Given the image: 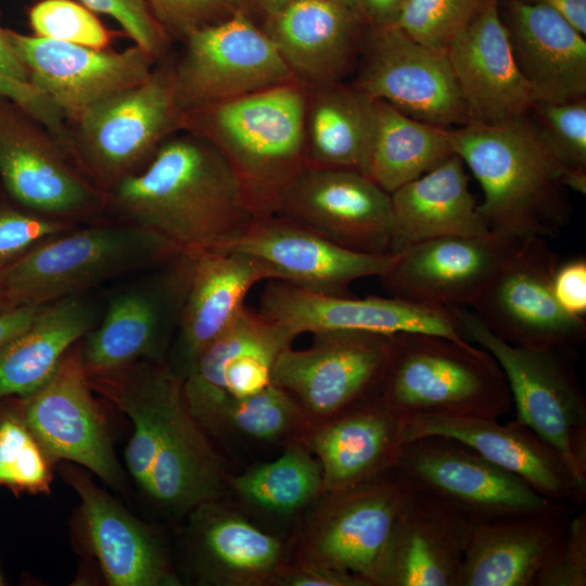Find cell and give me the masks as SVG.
Instances as JSON below:
<instances>
[{"label":"cell","instance_id":"cell-1","mask_svg":"<svg viewBox=\"0 0 586 586\" xmlns=\"http://www.w3.org/2000/svg\"><path fill=\"white\" fill-rule=\"evenodd\" d=\"M107 217L152 230L187 254L227 250L256 218L220 152L184 130L107 194Z\"/></svg>","mask_w":586,"mask_h":586},{"label":"cell","instance_id":"cell-2","mask_svg":"<svg viewBox=\"0 0 586 586\" xmlns=\"http://www.w3.org/2000/svg\"><path fill=\"white\" fill-rule=\"evenodd\" d=\"M454 154L483 191L479 212L491 233L511 241L558 237L571 218L568 189L585 194L586 171L564 166L531 113L451 129Z\"/></svg>","mask_w":586,"mask_h":586},{"label":"cell","instance_id":"cell-3","mask_svg":"<svg viewBox=\"0 0 586 586\" xmlns=\"http://www.w3.org/2000/svg\"><path fill=\"white\" fill-rule=\"evenodd\" d=\"M308 86L290 81L183 113L182 130L211 142L235 174L256 216L276 215L307 168Z\"/></svg>","mask_w":586,"mask_h":586},{"label":"cell","instance_id":"cell-4","mask_svg":"<svg viewBox=\"0 0 586 586\" xmlns=\"http://www.w3.org/2000/svg\"><path fill=\"white\" fill-rule=\"evenodd\" d=\"M180 253L152 230L107 218L40 243L0 271V284L11 307L43 305L156 268Z\"/></svg>","mask_w":586,"mask_h":586},{"label":"cell","instance_id":"cell-5","mask_svg":"<svg viewBox=\"0 0 586 586\" xmlns=\"http://www.w3.org/2000/svg\"><path fill=\"white\" fill-rule=\"evenodd\" d=\"M379 397L402 417L499 419L513 407L505 374L489 353L417 332L393 334Z\"/></svg>","mask_w":586,"mask_h":586},{"label":"cell","instance_id":"cell-6","mask_svg":"<svg viewBox=\"0 0 586 586\" xmlns=\"http://www.w3.org/2000/svg\"><path fill=\"white\" fill-rule=\"evenodd\" d=\"M464 337L492 355L507 380L517 420L563 459L586 488V398L571 361L573 352L511 345L468 308H451Z\"/></svg>","mask_w":586,"mask_h":586},{"label":"cell","instance_id":"cell-7","mask_svg":"<svg viewBox=\"0 0 586 586\" xmlns=\"http://www.w3.org/2000/svg\"><path fill=\"white\" fill-rule=\"evenodd\" d=\"M170 65L144 82L89 107L67 123L66 150L81 174L104 194L138 173L156 150L182 130Z\"/></svg>","mask_w":586,"mask_h":586},{"label":"cell","instance_id":"cell-8","mask_svg":"<svg viewBox=\"0 0 586 586\" xmlns=\"http://www.w3.org/2000/svg\"><path fill=\"white\" fill-rule=\"evenodd\" d=\"M0 179L21 207L75 224L107 219V196L77 168L61 141L0 95Z\"/></svg>","mask_w":586,"mask_h":586},{"label":"cell","instance_id":"cell-9","mask_svg":"<svg viewBox=\"0 0 586 586\" xmlns=\"http://www.w3.org/2000/svg\"><path fill=\"white\" fill-rule=\"evenodd\" d=\"M194 259L180 253L115 293L79 348L89 375L138 361H164L173 344Z\"/></svg>","mask_w":586,"mask_h":586},{"label":"cell","instance_id":"cell-10","mask_svg":"<svg viewBox=\"0 0 586 586\" xmlns=\"http://www.w3.org/2000/svg\"><path fill=\"white\" fill-rule=\"evenodd\" d=\"M313 335L309 347L291 345L280 352L272 384L286 391L316 423L379 396L393 334L333 329Z\"/></svg>","mask_w":586,"mask_h":586},{"label":"cell","instance_id":"cell-11","mask_svg":"<svg viewBox=\"0 0 586 586\" xmlns=\"http://www.w3.org/2000/svg\"><path fill=\"white\" fill-rule=\"evenodd\" d=\"M170 65L182 113L297 80L264 30L241 11L191 33Z\"/></svg>","mask_w":586,"mask_h":586},{"label":"cell","instance_id":"cell-12","mask_svg":"<svg viewBox=\"0 0 586 586\" xmlns=\"http://www.w3.org/2000/svg\"><path fill=\"white\" fill-rule=\"evenodd\" d=\"M558 265L546 239L521 241L470 308L511 345L574 353L585 339L586 321L558 304L552 290Z\"/></svg>","mask_w":586,"mask_h":586},{"label":"cell","instance_id":"cell-13","mask_svg":"<svg viewBox=\"0 0 586 586\" xmlns=\"http://www.w3.org/2000/svg\"><path fill=\"white\" fill-rule=\"evenodd\" d=\"M397 470L446 500L472 523L565 506L544 497L519 475L447 436L428 435L405 443Z\"/></svg>","mask_w":586,"mask_h":586},{"label":"cell","instance_id":"cell-14","mask_svg":"<svg viewBox=\"0 0 586 586\" xmlns=\"http://www.w3.org/2000/svg\"><path fill=\"white\" fill-rule=\"evenodd\" d=\"M354 72L353 86L415 119L446 128L468 123L446 51L395 25L366 29Z\"/></svg>","mask_w":586,"mask_h":586},{"label":"cell","instance_id":"cell-15","mask_svg":"<svg viewBox=\"0 0 586 586\" xmlns=\"http://www.w3.org/2000/svg\"><path fill=\"white\" fill-rule=\"evenodd\" d=\"M410 482L397 468L356 487L324 494L308 526L301 559L374 586Z\"/></svg>","mask_w":586,"mask_h":586},{"label":"cell","instance_id":"cell-16","mask_svg":"<svg viewBox=\"0 0 586 586\" xmlns=\"http://www.w3.org/2000/svg\"><path fill=\"white\" fill-rule=\"evenodd\" d=\"M276 215L344 249L393 254L391 195L360 171L307 167Z\"/></svg>","mask_w":586,"mask_h":586},{"label":"cell","instance_id":"cell-17","mask_svg":"<svg viewBox=\"0 0 586 586\" xmlns=\"http://www.w3.org/2000/svg\"><path fill=\"white\" fill-rule=\"evenodd\" d=\"M29 84L63 114L66 123L107 98L148 80L155 61L133 44L123 51L29 36L5 28Z\"/></svg>","mask_w":586,"mask_h":586},{"label":"cell","instance_id":"cell-18","mask_svg":"<svg viewBox=\"0 0 586 586\" xmlns=\"http://www.w3.org/2000/svg\"><path fill=\"white\" fill-rule=\"evenodd\" d=\"M258 310L285 326L296 337L306 332L345 329L384 334L428 333L463 346L474 345L464 337L451 308L393 296H326L268 280L259 297Z\"/></svg>","mask_w":586,"mask_h":586},{"label":"cell","instance_id":"cell-19","mask_svg":"<svg viewBox=\"0 0 586 586\" xmlns=\"http://www.w3.org/2000/svg\"><path fill=\"white\" fill-rule=\"evenodd\" d=\"M519 242L489 233L410 244L379 277L393 297L445 308H468Z\"/></svg>","mask_w":586,"mask_h":586},{"label":"cell","instance_id":"cell-20","mask_svg":"<svg viewBox=\"0 0 586 586\" xmlns=\"http://www.w3.org/2000/svg\"><path fill=\"white\" fill-rule=\"evenodd\" d=\"M295 339L285 326L244 305L182 380L190 412L207 425L229 396L243 398L266 388L275 360Z\"/></svg>","mask_w":586,"mask_h":586},{"label":"cell","instance_id":"cell-21","mask_svg":"<svg viewBox=\"0 0 586 586\" xmlns=\"http://www.w3.org/2000/svg\"><path fill=\"white\" fill-rule=\"evenodd\" d=\"M26 399V426L46 455L77 462L113 487L122 484V468L78 349L71 348L51 379Z\"/></svg>","mask_w":586,"mask_h":586},{"label":"cell","instance_id":"cell-22","mask_svg":"<svg viewBox=\"0 0 586 586\" xmlns=\"http://www.w3.org/2000/svg\"><path fill=\"white\" fill-rule=\"evenodd\" d=\"M409 482L374 586H458L473 523L443 498Z\"/></svg>","mask_w":586,"mask_h":586},{"label":"cell","instance_id":"cell-23","mask_svg":"<svg viewBox=\"0 0 586 586\" xmlns=\"http://www.w3.org/2000/svg\"><path fill=\"white\" fill-rule=\"evenodd\" d=\"M227 250L264 262L272 269L275 280L336 297L354 296L353 282L379 278L395 259V254L344 249L278 215L255 218Z\"/></svg>","mask_w":586,"mask_h":586},{"label":"cell","instance_id":"cell-24","mask_svg":"<svg viewBox=\"0 0 586 586\" xmlns=\"http://www.w3.org/2000/svg\"><path fill=\"white\" fill-rule=\"evenodd\" d=\"M499 1L493 0L446 51L468 123L518 118L536 102L517 65Z\"/></svg>","mask_w":586,"mask_h":586},{"label":"cell","instance_id":"cell-25","mask_svg":"<svg viewBox=\"0 0 586 586\" xmlns=\"http://www.w3.org/2000/svg\"><path fill=\"white\" fill-rule=\"evenodd\" d=\"M404 418L405 443L440 435L472 447L489 461L525 480L544 497L565 506H582L586 488L579 485L561 456L517 419L411 416Z\"/></svg>","mask_w":586,"mask_h":586},{"label":"cell","instance_id":"cell-26","mask_svg":"<svg viewBox=\"0 0 586 586\" xmlns=\"http://www.w3.org/2000/svg\"><path fill=\"white\" fill-rule=\"evenodd\" d=\"M260 28L308 87L345 81L356 68L367 29L347 0H293Z\"/></svg>","mask_w":586,"mask_h":586},{"label":"cell","instance_id":"cell-27","mask_svg":"<svg viewBox=\"0 0 586 586\" xmlns=\"http://www.w3.org/2000/svg\"><path fill=\"white\" fill-rule=\"evenodd\" d=\"M192 278L167 365L183 380L201 353L233 321L254 285L275 280L264 262L232 250L191 254Z\"/></svg>","mask_w":586,"mask_h":586},{"label":"cell","instance_id":"cell-28","mask_svg":"<svg viewBox=\"0 0 586 586\" xmlns=\"http://www.w3.org/2000/svg\"><path fill=\"white\" fill-rule=\"evenodd\" d=\"M190 412L182 380L170 369L162 390L155 456L144 492L178 510L196 509L218 498L224 470Z\"/></svg>","mask_w":586,"mask_h":586},{"label":"cell","instance_id":"cell-29","mask_svg":"<svg viewBox=\"0 0 586 586\" xmlns=\"http://www.w3.org/2000/svg\"><path fill=\"white\" fill-rule=\"evenodd\" d=\"M517 65L536 101L566 102L586 97V40L551 8L500 0Z\"/></svg>","mask_w":586,"mask_h":586},{"label":"cell","instance_id":"cell-30","mask_svg":"<svg viewBox=\"0 0 586 586\" xmlns=\"http://www.w3.org/2000/svg\"><path fill=\"white\" fill-rule=\"evenodd\" d=\"M404 445V418L379 396L316 423L306 443L320 464L323 495L396 469Z\"/></svg>","mask_w":586,"mask_h":586},{"label":"cell","instance_id":"cell-31","mask_svg":"<svg viewBox=\"0 0 586 586\" xmlns=\"http://www.w3.org/2000/svg\"><path fill=\"white\" fill-rule=\"evenodd\" d=\"M569 520L563 506L473 523L458 586H533Z\"/></svg>","mask_w":586,"mask_h":586},{"label":"cell","instance_id":"cell-32","mask_svg":"<svg viewBox=\"0 0 586 586\" xmlns=\"http://www.w3.org/2000/svg\"><path fill=\"white\" fill-rule=\"evenodd\" d=\"M67 477L80 498L91 547L110 585H179L150 530L84 474L69 471Z\"/></svg>","mask_w":586,"mask_h":586},{"label":"cell","instance_id":"cell-33","mask_svg":"<svg viewBox=\"0 0 586 586\" xmlns=\"http://www.w3.org/2000/svg\"><path fill=\"white\" fill-rule=\"evenodd\" d=\"M390 195L393 254L431 239L491 233L469 189L464 164L456 154Z\"/></svg>","mask_w":586,"mask_h":586},{"label":"cell","instance_id":"cell-34","mask_svg":"<svg viewBox=\"0 0 586 586\" xmlns=\"http://www.w3.org/2000/svg\"><path fill=\"white\" fill-rule=\"evenodd\" d=\"M99 319L97 304L84 294L42 305L0 354V398H27L41 388Z\"/></svg>","mask_w":586,"mask_h":586},{"label":"cell","instance_id":"cell-35","mask_svg":"<svg viewBox=\"0 0 586 586\" xmlns=\"http://www.w3.org/2000/svg\"><path fill=\"white\" fill-rule=\"evenodd\" d=\"M193 540L196 562L208 581L253 586L275 582L284 563L280 539L241 514L206 502L196 508Z\"/></svg>","mask_w":586,"mask_h":586},{"label":"cell","instance_id":"cell-36","mask_svg":"<svg viewBox=\"0 0 586 586\" xmlns=\"http://www.w3.org/2000/svg\"><path fill=\"white\" fill-rule=\"evenodd\" d=\"M375 116V100L351 82L308 87L307 167L352 169L366 175Z\"/></svg>","mask_w":586,"mask_h":586},{"label":"cell","instance_id":"cell-37","mask_svg":"<svg viewBox=\"0 0 586 586\" xmlns=\"http://www.w3.org/2000/svg\"><path fill=\"white\" fill-rule=\"evenodd\" d=\"M375 127L366 176L387 193L454 154L451 129L415 119L375 100Z\"/></svg>","mask_w":586,"mask_h":586},{"label":"cell","instance_id":"cell-38","mask_svg":"<svg viewBox=\"0 0 586 586\" xmlns=\"http://www.w3.org/2000/svg\"><path fill=\"white\" fill-rule=\"evenodd\" d=\"M247 502L266 511L295 512L323 495L322 472L304 444L286 446L277 459L230 479Z\"/></svg>","mask_w":586,"mask_h":586},{"label":"cell","instance_id":"cell-39","mask_svg":"<svg viewBox=\"0 0 586 586\" xmlns=\"http://www.w3.org/2000/svg\"><path fill=\"white\" fill-rule=\"evenodd\" d=\"M315 425L286 391L271 383L247 397L229 396L208 426H225L254 440L291 446L306 445Z\"/></svg>","mask_w":586,"mask_h":586},{"label":"cell","instance_id":"cell-40","mask_svg":"<svg viewBox=\"0 0 586 586\" xmlns=\"http://www.w3.org/2000/svg\"><path fill=\"white\" fill-rule=\"evenodd\" d=\"M493 0H404L395 26L413 40L447 51Z\"/></svg>","mask_w":586,"mask_h":586},{"label":"cell","instance_id":"cell-41","mask_svg":"<svg viewBox=\"0 0 586 586\" xmlns=\"http://www.w3.org/2000/svg\"><path fill=\"white\" fill-rule=\"evenodd\" d=\"M51 480L46 453L28 430L13 418L0 423V485L48 492Z\"/></svg>","mask_w":586,"mask_h":586},{"label":"cell","instance_id":"cell-42","mask_svg":"<svg viewBox=\"0 0 586 586\" xmlns=\"http://www.w3.org/2000/svg\"><path fill=\"white\" fill-rule=\"evenodd\" d=\"M36 36L76 43L94 49H106L110 31L93 11L73 0H41L28 13Z\"/></svg>","mask_w":586,"mask_h":586},{"label":"cell","instance_id":"cell-43","mask_svg":"<svg viewBox=\"0 0 586 586\" xmlns=\"http://www.w3.org/2000/svg\"><path fill=\"white\" fill-rule=\"evenodd\" d=\"M531 113L559 161L570 169L586 171V97L536 101Z\"/></svg>","mask_w":586,"mask_h":586},{"label":"cell","instance_id":"cell-44","mask_svg":"<svg viewBox=\"0 0 586 586\" xmlns=\"http://www.w3.org/2000/svg\"><path fill=\"white\" fill-rule=\"evenodd\" d=\"M78 224L46 217L21 206L0 204V271L17 262L40 243Z\"/></svg>","mask_w":586,"mask_h":586},{"label":"cell","instance_id":"cell-45","mask_svg":"<svg viewBox=\"0 0 586 586\" xmlns=\"http://www.w3.org/2000/svg\"><path fill=\"white\" fill-rule=\"evenodd\" d=\"M93 12L114 18L155 62L168 50L169 37L154 17L146 0H79Z\"/></svg>","mask_w":586,"mask_h":586},{"label":"cell","instance_id":"cell-46","mask_svg":"<svg viewBox=\"0 0 586 586\" xmlns=\"http://www.w3.org/2000/svg\"><path fill=\"white\" fill-rule=\"evenodd\" d=\"M586 585V512L570 517L568 526L538 572L533 586Z\"/></svg>","mask_w":586,"mask_h":586},{"label":"cell","instance_id":"cell-47","mask_svg":"<svg viewBox=\"0 0 586 586\" xmlns=\"http://www.w3.org/2000/svg\"><path fill=\"white\" fill-rule=\"evenodd\" d=\"M165 33L182 41L193 31L230 17L235 0H146Z\"/></svg>","mask_w":586,"mask_h":586},{"label":"cell","instance_id":"cell-48","mask_svg":"<svg viewBox=\"0 0 586 586\" xmlns=\"http://www.w3.org/2000/svg\"><path fill=\"white\" fill-rule=\"evenodd\" d=\"M0 95L27 111L43 124L66 146L69 130L63 114L39 90L28 82L15 79L0 69Z\"/></svg>","mask_w":586,"mask_h":586},{"label":"cell","instance_id":"cell-49","mask_svg":"<svg viewBox=\"0 0 586 586\" xmlns=\"http://www.w3.org/2000/svg\"><path fill=\"white\" fill-rule=\"evenodd\" d=\"M553 295L568 314L584 318L586 314V259L578 257L558 265L552 279Z\"/></svg>","mask_w":586,"mask_h":586},{"label":"cell","instance_id":"cell-50","mask_svg":"<svg viewBox=\"0 0 586 586\" xmlns=\"http://www.w3.org/2000/svg\"><path fill=\"white\" fill-rule=\"evenodd\" d=\"M275 584L285 586H367L362 579L354 575L303 559L291 565L285 563Z\"/></svg>","mask_w":586,"mask_h":586},{"label":"cell","instance_id":"cell-51","mask_svg":"<svg viewBox=\"0 0 586 586\" xmlns=\"http://www.w3.org/2000/svg\"><path fill=\"white\" fill-rule=\"evenodd\" d=\"M367 28H382L396 23L404 0H347Z\"/></svg>","mask_w":586,"mask_h":586},{"label":"cell","instance_id":"cell-52","mask_svg":"<svg viewBox=\"0 0 586 586\" xmlns=\"http://www.w3.org/2000/svg\"><path fill=\"white\" fill-rule=\"evenodd\" d=\"M41 307L42 305H21L0 310V354L29 326Z\"/></svg>","mask_w":586,"mask_h":586},{"label":"cell","instance_id":"cell-53","mask_svg":"<svg viewBox=\"0 0 586 586\" xmlns=\"http://www.w3.org/2000/svg\"><path fill=\"white\" fill-rule=\"evenodd\" d=\"M547 5L565 17L581 34L586 35V0H524Z\"/></svg>","mask_w":586,"mask_h":586},{"label":"cell","instance_id":"cell-54","mask_svg":"<svg viewBox=\"0 0 586 586\" xmlns=\"http://www.w3.org/2000/svg\"><path fill=\"white\" fill-rule=\"evenodd\" d=\"M0 69L7 75L29 84L27 68L14 52L5 34V28L0 25Z\"/></svg>","mask_w":586,"mask_h":586},{"label":"cell","instance_id":"cell-55","mask_svg":"<svg viewBox=\"0 0 586 586\" xmlns=\"http://www.w3.org/2000/svg\"><path fill=\"white\" fill-rule=\"evenodd\" d=\"M291 1L293 0H235V4L238 10L255 24L257 20H260L263 24Z\"/></svg>","mask_w":586,"mask_h":586},{"label":"cell","instance_id":"cell-56","mask_svg":"<svg viewBox=\"0 0 586 586\" xmlns=\"http://www.w3.org/2000/svg\"><path fill=\"white\" fill-rule=\"evenodd\" d=\"M10 304L3 293V290L1 288V284H0V310L1 309H5V308H10Z\"/></svg>","mask_w":586,"mask_h":586},{"label":"cell","instance_id":"cell-57","mask_svg":"<svg viewBox=\"0 0 586 586\" xmlns=\"http://www.w3.org/2000/svg\"><path fill=\"white\" fill-rule=\"evenodd\" d=\"M0 582H1V579H0Z\"/></svg>","mask_w":586,"mask_h":586}]
</instances>
